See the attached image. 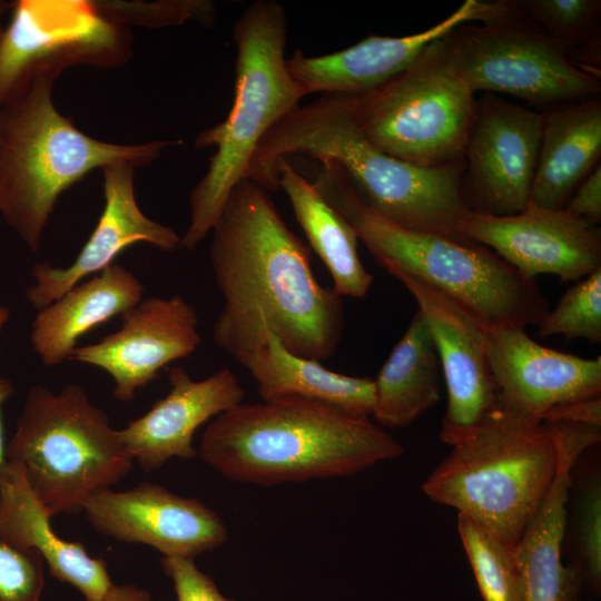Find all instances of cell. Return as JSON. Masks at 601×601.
<instances>
[{"label": "cell", "instance_id": "obj_1", "mask_svg": "<svg viewBox=\"0 0 601 601\" xmlns=\"http://www.w3.org/2000/svg\"><path fill=\"white\" fill-rule=\"evenodd\" d=\"M211 233L210 266L224 298L213 327L218 348L239 363L272 332L302 357L321 362L336 353L342 297L318 283L308 249L265 188L239 180Z\"/></svg>", "mask_w": 601, "mask_h": 601}, {"label": "cell", "instance_id": "obj_2", "mask_svg": "<svg viewBox=\"0 0 601 601\" xmlns=\"http://www.w3.org/2000/svg\"><path fill=\"white\" fill-rule=\"evenodd\" d=\"M296 154L337 165L363 201L395 225L471 245L460 231L472 210L463 195L465 159L421 167L387 155L357 128L348 95H322L280 119L259 141L245 178L277 191L278 161Z\"/></svg>", "mask_w": 601, "mask_h": 601}, {"label": "cell", "instance_id": "obj_3", "mask_svg": "<svg viewBox=\"0 0 601 601\" xmlns=\"http://www.w3.org/2000/svg\"><path fill=\"white\" fill-rule=\"evenodd\" d=\"M224 477L263 486L347 476L404 453L367 417L321 402L279 397L214 417L197 451Z\"/></svg>", "mask_w": 601, "mask_h": 601}, {"label": "cell", "instance_id": "obj_4", "mask_svg": "<svg viewBox=\"0 0 601 601\" xmlns=\"http://www.w3.org/2000/svg\"><path fill=\"white\" fill-rule=\"evenodd\" d=\"M313 184L380 266L394 277L407 276L446 295L487 331L538 326L548 314V300L535 279L490 248L395 225L363 201L335 164L322 165Z\"/></svg>", "mask_w": 601, "mask_h": 601}, {"label": "cell", "instance_id": "obj_5", "mask_svg": "<svg viewBox=\"0 0 601 601\" xmlns=\"http://www.w3.org/2000/svg\"><path fill=\"white\" fill-rule=\"evenodd\" d=\"M61 72L38 73L0 107L1 218L31 252H37L63 191L91 170L116 162L144 167L175 141L116 144L79 130L61 115L52 88Z\"/></svg>", "mask_w": 601, "mask_h": 601}, {"label": "cell", "instance_id": "obj_6", "mask_svg": "<svg viewBox=\"0 0 601 601\" xmlns=\"http://www.w3.org/2000/svg\"><path fill=\"white\" fill-rule=\"evenodd\" d=\"M563 426L497 402L422 485L503 543L515 546L558 471Z\"/></svg>", "mask_w": 601, "mask_h": 601}, {"label": "cell", "instance_id": "obj_7", "mask_svg": "<svg viewBox=\"0 0 601 601\" xmlns=\"http://www.w3.org/2000/svg\"><path fill=\"white\" fill-rule=\"evenodd\" d=\"M286 12L274 0L250 3L236 20L234 100L221 122L195 138V147L216 151L189 194L190 220L180 247L190 250L207 237L259 141L305 97L286 66Z\"/></svg>", "mask_w": 601, "mask_h": 601}, {"label": "cell", "instance_id": "obj_8", "mask_svg": "<svg viewBox=\"0 0 601 601\" xmlns=\"http://www.w3.org/2000/svg\"><path fill=\"white\" fill-rule=\"evenodd\" d=\"M6 459L22 467L51 516L81 512L92 493L119 482L134 463L108 414L75 383L59 393L30 387Z\"/></svg>", "mask_w": 601, "mask_h": 601}, {"label": "cell", "instance_id": "obj_9", "mask_svg": "<svg viewBox=\"0 0 601 601\" xmlns=\"http://www.w3.org/2000/svg\"><path fill=\"white\" fill-rule=\"evenodd\" d=\"M348 99L359 131L387 155L421 167L465 159L476 101L443 38L384 85Z\"/></svg>", "mask_w": 601, "mask_h": 601}, {"label": "cell", "instance_id": "obj_10", "mask_svg": "<svg viewBox=\"0 0 601 601\" xmlns=\"http://www.w3.org/2000/svg\"><path fill=\"white\" fill-rule=\"evenodd\" d=\"M451 59L473 92H501L552 110L597 98L601 79L513 11L481 24L463 23L443 37Z\"/></svg>", "mask_w": 601, "mask_h": 601}, {"label": "cell", "instance_id": "obj_11", "mask_svg": "<svg viewBox=\"0 0 601 601\" xmlns=\"http://www.w3.org/2000/svg\"><path fill=\"white\" fill-rule=\"evenodd\" d=\"M0 36V107L46 70L88 65L112 68L130 57L127 28L89 0L12 1Z\"/></svg>", "mask_w": 601, "mask_h": 601}, {"label": "cell", "instance_id": "obj_12", "mask_svg": "<svg viewBox=\"0 0 601 601\" xmlns=\"http://www.w3.org/2000/svg\"><path fill=\"white\" fill-rule=\"evenodd\" d=\"M542 128L543 112L495 95L476 102L464 155L474 211L508 216L530 203Z\"/></svg>", "mask_w": 601, "mask_h": 601}, {"label": "cell", "instance_id": "obj_13", "mask_svg": "<svg viewBox=\"0 0 601 601\" xmlns=\"http://www.w3.org/2000/svg\"><path fill=\"white\" fill-rule=\"evenodd\" d=\"M395 278L415 298L431 332L447 391L440 437L454 446L469 437L499 402L487 329L446 295L407 276Z\"/></svg>", "mask_w": 601, "mask_h": 601}, {"label": "cell", "instance_id": "obj_14", "mask_svg": "<svg viewBox=\"0 0 601 601\" xmlns=\"http://www.w3.org/2000/svg\"><path fill=\"white\" fill-rule=\"evenodd\" d=\"M469 244L492 248L523 275L552 274L563 283L601 267V230L564 208L529 203L520 213L494 216L470 210L461 223Z\"/></svg>", "mask_w": 601, "mask_h": 601}, {"label": "cell", "instance_id": "obj_15", "mask_svg": "<svg viewBox=\"0 0 601 601\" xmlns=\"http://www.w3.org/2000/svg\"><path fill=\"white\" fill-rule=\"evenodd\" d=\"M82 511L99 533L149 545L164 556L194 559L228 539L224 521L213 509L154 483L125 491L99 490L86 500Z\"/></svg>", "mask_w": 601, "mask_h": 601}, {"label": "cell", "instance_id": "obj_16", "mask_svg": "<svg viewBox=\"0 0 601 601\" xmlns=\"http://www.w3.org/2000/svg\"><path fill=\"white\" fill-rule=\"evenodd\" d=\"M121 321L119 329L97 343L78 346L69 358L106 372L120 402L134 400L162 368L191 355L201 342L197 313L178 294L142 298Z\"/></svg>", "mask_w": 601, "mask_h": 601}, {"label": "cell", "instance_id": "obj_17", "mask_svg": "<svg viewBox=\"0 0 601 601\" xmlns=\"http://www.w3.org/2000/svg\"><path fill=\"white\" fill-rule=\"evenodd\" d=\"M512 10L511 1H464L451 16L413 35L386 37L370 35L357 43L322 56H306L297 49L286 66L304 96L362 95L405 70L433 41L460 24L503 17Z\"/></svg>", "mask_w": 601, "mask_h": 601}, {"label": "cell", "instance_id": "obj_18", "mask_svg": "<svg viewBox=\"0 0 601 601\" xmlns=\"http://www.w3.org/2000/svg\"><path fill=\"white\" fill-rule=\"evenodd\" d=\"M136 167L116 162L101 168L104 208L89 238L67 267L38 262L31 268L35 283L26 290L37 311L58 299L71 287L104 270L116 257L137 243L162 252L180 247L181 237L170 227L152 220L138 206L135 196Z\"/></svg>", "mask_w": 601, "mask_h": 601}, {"label": "cell", "instance_id": "obj_19", "mask_svg": "<svg viewBox=\"0 0 601 601\" xmlns=\"http://www.w3.org/2000/svg\"><path fill=\"white\" fill-rule=\"evenodd\" d=\"M487 354L499 402L524 415L543 420L553 407L600 396V356L544 347L519 327L489 329Z\"/></svg>", "mask_w": 601, "mask_h": 601}, {"label": "cell", "instance_id": "obj_20", "mask_svg": "<svg viewBox=\"0 0 601 601\" xmlns=\"http://www.w3.org/2000/svg\"><path fill=\"white\" fill-rule=\"evenodd\" d=\"M168 380V394L119 430L127 453L145 472L160 469L171 457H196V430L240 404L245 395L229 368L196 381L184 367L175 366Z\"/></svg>", "mask_w": 601, "mask_h": 601}, {"label": "cell", "instance_id": "obj_21", "mask_svg": "<svg viewBox=\"0 0 601 601\" xmlns=\"http://www.w3.org/2000/svg\"><path fill=\"white\" fill-rule=\"evenodd\" d=\"M561 424L563 439L556 474L514 550L521 578V601H578L583 583L577 568L563 564L561 546L571 470L580 453L599 442L600 430Z\"/></svg>", "mask_w": 601, "mask_h": 601}, {"label": "cell", "instance_id": "obj_22", "mask_svg": "<svg viewBox=\"0 0 601 601\" xmlns=\"http://www.w3.org/2000/svg\"><path fill=\"white\" fill-rule=\"evenodd\" d=\"M50 518L22 467L7 461L0 472V543L37 551L51 577L77 589L85 601L101 599L114 584L105 560L91 556L81 542L58 536Z\"/></svg>", "mask_w": 601, "mask_h": 601}, {"label": "cell", "instance_id": "obj_23", "mask_svg": "<svg viewBox=\"0 0 601 601\" xmlns=\"http://www.w3.org/2000/svg\"><path fill=\"white\" fill-rule=\"evenodd\" d=\"M144 286L129 269L112 263L39 309L31 324V346L45 366L69 361L88 332L121 316L142 299Z\"/></svg>", "mask_w": 601, "mask_h": 601}, {"label": "cell", "instance_id": "obj_24", "mask_svg": "<svg viewBox=\"0 0 601 601\" xmlns=\"http://www.w3.org/2000/svg\"><path fill=\"white\" fill-rule=\"evenodd\" d=\"M601 152V101L593 98L543 111L530 201L563 208Z\"/></svg>", "mask_w": 601, "mask_h": 601}, {"label": "cell", "instance_id": "obj_25", "mask_svg": "<svg viewBox=\"0 0 601 601\" xmlns=\"http://www.w3.org/2000/svg\"><path fill=\"white\" fill-rule=\"evenodd\" d=\"M254 378L263 401L299 397L329 405L355 417H367L374 407V381L348 376L318 361L288 351L274 333L239 361Z\"/></svg>", "mask_w": 601, "mask_h": 601}, {"label": "cell", "instance_id": "obj_26", "mask_svg": "<svg viewBox=\"0 0 601 601\" xmlns=\"http://www.w3.org/2000/svg\"><path fill=\"white\" fill-rule=\"evenodd\" d=\"M277 173L279 189L287 195L297 223L333 278L332 289L339 297H364L373 275L359 259L358 237L352 225L288 159L278 161Z\"/></svg>", "mask_w": 601, "mask_h": 601}, {"label": "cell", "instance_id": "obj_27", "mask_svg": "<svg viewBox=\"0 0 601 601\" xmlns=\"http://www.w3.org/2000/svg\"><path fill=\"white\" fill-rule=\"evenodd\" d=\"M440 361L422 313L417 309L374 381L372 415L384 426L410 425L439 402Z\"/></svg>", "mask_w": 601, "mask_h": 601}, {"label": "cell", "instance_id": "obj_28", "mask_svg": "<svg viewBox=\"0 0 601 601\" xmlns=\"http://www.w3.org/2000/svg\"><path fill=\"white\" fill-rule=\"evenodd\" d=\"M514 6L559 42L574 65L600 77V0H514Z\"/></svg>", "mask_w": 601, "mask_h": 601}, {"label": "cell", "instance_id": "obj_29", "mask_svg": "<svg viewBox=\"0 0 601 601\" xmlns=\"http://www.w3.org/2000/svg\"><path fill=\"white\" fill-rule=\"evenodd\" d=\"M456 525L483 601H521L514 549L462 514Z\"/></svg>", "mask_w": 601, "mask_h": 601}, {"label": "cell", "instance_id": "obj_30", "mask_svg": "<svg viewBox=\"0 0 601 601\" xmlns=\"http://www.w3.org/2000/svg\"><path fill=\"white\" fill-rule=\"evenodd\" d=\"M538 326L540 337L562 335L601 343V267L574 284Z\"/></svg>", "mask_w": 601, "mask_h": 601}, {"label": "cell", "instance_id": "obj_31", "mask_svg": "<svg viewBox=\"0 0 601 601\" xmlns=\"http://www.w3.org/2000/svg\"><path fill=\"white\" fill-rule=\"evenodd\" d=\"M99 12L118 24L144 27H167L194 20L210 27L216 17V8L208 0H158V1H95Z\"/></svg>", "mask_w": 601, "mask_h": 601}, {"label": "cell", "instance_id": "obj_32", "mask_svg": "<svg viewBox=\"0 0 601 601\" xmlns=\"http://www.w3.org/2000/svg\"><path fill=\"white\" fill-rule=\"evenodd\" d=\"M43 565L37 551L0 543V601H40L45 588Z\"/></svg>", "mask_w": 601, "mask_h": 601}, {"label": "cell", "instance_id": "obj_33", "mask_svg": "<svg viewBox=\"0 0 601 601\" xmlns=\"http://www.w3.org/2000/svg\"><path fill=\"white\" fill-rule=\"evenodd\" d=\"M578 571L594 590L601 581V493L598 483L585 492L582 501L579 525Z\"/></svg>", "mask_w": 601, "mask_h": 601}, {"label": "cell", "instance_id": "obj_34", "mask_svg": "<svg viewBox=\"0 0 601 601\" xmlns=\"http://www.w3.org/2000/svg\"><path fill=\"white\" fill-rule=\"evenodd\" d=\"M160 564L173 583L176 601H235L218 590L194 559L162 556Z\"/></svg>", "mask_w": 601, "mask_h": 601}, {"label": "cell", "instance_id": "obj_35", "mask_svg": "<svg viewBox=\"0 0 601 601\" xmlns=\"http://www.w3.org/2000/svg\"><path fill=\"white\" fill-rule=\"evenodd\" d=\"M563 208L575 217L597 226L601 220V166L593 168Z\"/></svg>", "mask_w": 601, "mask_h": 601}, {"label": "cell", "instance_id": "obj_36", "mask_svg": "<svg viewBox=\"0 0 601 601\" xmlns=\"http://www.w3.org/2000/svg\"><path fill=\"white\" fill-rule=\"evenodd\" d=\"M543 421L563 422L600 428L601 398L598 396L559 405L550 410L543 416Z\"/></svg>", "mask_w": 601, "mask_h": 601}, {"label": "cell", "instance_id": "obj_37", "mask_svg": "<svg viewBox=\"0 0 601 601\" xmlns=\"http://www.w3.org/2000/svg\"><path fill=\"white\" fill-rule=\"evenodd\" d=\"M97 601H151L150 593L134 584H112Z\"/></svg>", "mask_w": 601, "mask_h": 601}, {"label": "cell", "instance_id": "obj_38", "mask_svg": "<svg viewBox=\"0 0 601 601\" xmlns=\"http://www.w3.org/2000/svg\"><path fill=\"white\" fill-rule=\"evenodd\" d=\"M14 393V386L11 380L0 376V472L7 462L6 444L3 439V426L1 420V407L3 403Z\"/></svg>", "mask_w": 601, "mask_h": 601}, {"label": "cell", "instance_id": "obj_39", "mask_svg": "<svg viewBox=\"0 0 601 601\" xmlns=\"http://www.w3.org/2000/svg\"><path fill=\"white\" fill-rule=\"evenodd\" d=\"M11 6H12V1L0 0V36H1L2 30H3L2 19L4 17V14L10 11Z\"/></svg>", "mask_w": 601, "mask_h": 601}, {"label": "cell", "instance_id": "obj_40", "mask_svg": "<svg viewBox=\"0 0 601 601\" xmlns=\"http://www.w3.org/2000/svg\"><path fill=\"white\" fill-rule=\"evenodd\" d=\"M10 318V309L9 307L2 305L0 303V331L4 327V325L8 323Z\"/></svg>", "mask_w": 601, "mask_h": 601}, {"label": "cell", "instance_id": "obj_41", "mask_svg": "<svg viewBox=\"0 0 601 601\" xmlns=\"http://www.w3.org/2000/svg\"><path fill=\"white\" fill-rule=\"evenodd\" d=\"M0 218H1V193H0Z\"/></svg>", "mask_w": 601, "mask_h": 601}]
</instances>
